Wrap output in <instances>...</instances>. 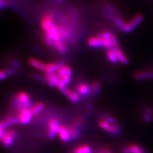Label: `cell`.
<instances>
[{"mask_svg": "<svg viewBox=\"0 0 153 153\" xmlns=\"http://www.w3.org/2000/svg\"><path fill=\"white\" fill-rule=\"evenodd\" d=\"M40 25L43 32V42L47 46L53 47L56 43L61 42L67 44L72 37V31L65 25L57 22L54 12H49L43 15Z\"/></svg>", "mask_w": 153, "mask_h": 153, "instance_id": "1", "label": "cell"}, {"mask_svg": "<svg viewBox=\"0 0 153 153\" xmlns=\"http://www.w3.org/2000/svg\"><path fill=\"white\" fill-rule=\"evenodd\" d=\"M87 45L93 48H103L108 49L118 45V41L115 34L107 30L103 31L96 35L88 38Z\"/></svg>", "mask_w": 153, "mask_h": 153, "instance_id": "2", "label": "cell"}, {"mask_svg": "<svg viewBox=\"0 0 153 153\" xmlns=\"http://www.w3.org/2000/svg\"><path fill=\"white\" fill-rule=\"evenodd\" d=\"M98 125L99 128L105 132L115 137L119 136L122 133V128L119 123L112 124L101 118L98 121Z\"/></svg>", "mask_w": 153, "mask_h": 153, "instance_id": "3", "label": "cell"}, {"mask_svg": "<svg viewBox=\"0 0 153 153\" xmlns=\"http://www.w3.org/2000/svg\"><path fill=\"white\" fill-rule=\"evenodd\" d=\"M142 19V15L141 14H137L128 21H125L124 19L117 26V27L123 32H129L134 30L140 25Z\"/></svg>", "mask_w": 153, "mask_h": 153, "instance_id": "4", "label": "cell"}, {"mask_svg": "<svg viewBox=\"0 0 153 153\" xmlns=\"http://www.w3.org/2000/svg\"><path fill=\"white\" fill-rule=\"evenodd\" d=\"M59 69L56 74L67 86L70 83L72 80V75L73 73L72 69L70 66L62 62H59Z\"/></svg>", "mask_w": 153, "mask_h": 153, "instance_id": "5", "label": "cell"}, {"mask_svg": "<svg viewBox=\"0 0 153 153\" xmlns=\"http://www.w3.org/2000/svg\"><path fill=\"white\" fill-rule=\"evenodd\" d=\"M18 111L17 118L18 119L19 124L23 125H27L29 124L31 122L33 117L30 108H25Z\"/></svg>", "mask_w": 153, "mask_h": 153, "instance_id": "6", "label": "cell"}, {"mask_svg": "<svg viewBox=\"0 0 153 153\" xmlns=\"http://www.w3.org/2000/svg\"><path fill=\"white\" fill-rule=\"evenodd\" d=\"M60 125L58 120L55 118H52L49 120L48 124V135L50 138H53L56 135H58Z\"/></svg>", "mask_w": 153, "mask_h": 153, "instance_id": "7", "label": "cell"}, {"mask_svg": "<svg viewBox=\"0 0 153 153\" xmlns=\"http://www.w3.org/2000/svg\"><path fill=\"white\" fill-rule=\"evenodd\" d=\"M15 98L25 108H30L32 104V101L29 95L25 92H19Z\"/></svg>", "mask_w": 153, "mask_h": 153, "instance_id": "8", "label": "cell"}, {"mask_svg": "<svg viewBox=\"0 0 153 153\" xmlns=\"http://www.w3.org/2000/svg\"><path fill=\"white\" fill-rule=\"evenodd\" d=\"M16 134V132L14 129H10L6 131L1 141L2 144L6 147L12 146L14 141Z\"/></svg>", "mask_w": 153, "mask_h": 153, "instance_id": "9", "label": "cell"}, {"mask_svg": "<svg viewBox=\"0 0 153 153\" xmlns=\"http://www.w3.org/2000/svg\"><path fill=\"white\" fill-rule=\"evenodd\" d=\"M62 92L67 97V99L74 103H77L80 100L81 96L77 92L67 88V87L62 91Z\"/></svg>", "mask_w": 153, "mask_h": 153, "instance_id": "10", "label": "cell"}, {"mask_svg": "<svg viewBox=\"0 0 153 153\" xmlns=\"http://www.w3.org/2000/svg\"><path fill=\"white\" fill-rule=\"evenodd\" d=\"M77 91L80 96L87 97L92 94V89L90 84L86 82H81L77 86Z\"/></svg>", "mask_w": 153, "mask_h": 153, "instance_id": "11", "label": "cell"}, {"mask_svg": "<svg viewBox=\"0 0 153 153\" xmlns=\"http://www.w3.org/2000/svg\"><path fill=\"white\" fill-rule=\"evenodd\" d=\"M62 142H67L72 140L71 135L69 127L61 125L59 129L58 135Z\"/></svg>", "mask_w": 153, "mask_h": 153, "instance_id": "12", "label": "cell"}, {"mask_svg": "<svg viewBox=\"0 0 153 153\" xmlns=\"http://www.w3.org/2000/svg\"><path fill=\"white\" fill-rule=\"evenodd\" d=\"M29 64L32 67L40 72H45L46 68V63L39 60V59L32 57L29 60Z\"/></svg>", "mask_w": 153, "mask_h": 153, "instance_id": "13", "label": "cell"}, {"mask_svg": "<svg viewBox=\"0 0 153 153\" xmlns=\"http://www.w3.org/2000/svg\"><path fill=\"white\" fill-rule=\"evenodd\" d=\"M135 78L137 80H146L153 78V71H140L135 74Z\"/></svg>", "mask_w": 153, "mask_h": 153, "instance_id": "14", "label": "cell"}, {"mask_svg": "<svg viewBox=\"0 0 153 153\" xmlns=\"http://www.w3.org/2000/svg\"><path fill=\"white\" fill-rule=\"evenodd\" d=\"M125 147L129 153H147L143 147L138 144H130Z\"/></svg>", "mask_w": 153, "mask_h": 153, "instance_id": "15", "label": "cell"}, {"mask_svg": "<svg viewBox=\"0 0 153 153\" xmlns=\"http://www.w3.org/2000/svg\"><path fill=\"white\" fill-rule=\"evenodd\" d=\"M115 48L117 56L119 62L124 65L128 64L129 62L128 59L127 57V56L125 55L124 52L122 51V49L119 47V45L115 47Z\"/></svg>", "mask_w": 153, "mask_h": 153, "instance_id": "16", "label": "cell"}, {"mask_svg": "<svg viewBox=\"0 0 153 153\" xmlns=\"http://www.w3.org/2000/svg\"><path fill=\"white\" fill-rule=\"evenodd\" d=\"M106 55L108 60L110 61L111 63L116 64L117 62H119L118 58L117 56L116 52L115 47L107 49L106 52Z\"/></svg>", "mask_w": 153, "mask_h": 153, "instance_id": "17", "label": "cell"}, {"mask_svg": "<svg viewBox=\"0 0 153 153\" xmlns=\"http://www.w3.org/2000/svg\"><path fill=\"white\" fill-rule=\"evenodd\" d=\"M59 67V62H48L46 63L45 73L46 74H55L57 71Z\"/></svg>", "mask_w": 153, "mask_h": 153, "instance_id": "18", "label": "cell"}, {"mask_svg": "<svg viewBox=\"0 0 153 153\" xmlns=\"http://www.w3.org/2000/svg\"><path fill=\"white\" fill-rule=\"evenodd\" d=\"M73 153H92V150L89 145L82 144L75 147Z\"/></svg>", "mask_w": 153, "mask_h": 153, "instance_id": "19", "label": "cell"}, {"mask_svg": "<svg viewBox=\"0 0 153 153\" xmlns=\"http://www.w3.org/2000/svg\"><path fill=\"white\" fill-rule=\"evenodd\" d=\"M45 105L42 102L36 103L35 104H32L30 108L31 112L33 115H37L40 113L44 109Z\"/></svg>", "mask_w": 153, "mask_h": 153, "instance_id": "20", "label": "cell"}, {"mask_svg": "<svg viewBox=\"0 0 153 153\" xmlns=\"http://www.w3.org/2000/svg\"><path fill=\"white\" fill-rule=\"evenodd\" d=\"M92 94L94 95H97L100 92L102 89L101 83L98 81H94L90 83Z\"/></svg>", "mask_w": 153, "mask_h": 153, "instance_id": "21", "label": "cell"}, {"mask_svg": "<svg viewBox=\"0 0 153 153\" xmlns=\"http://www.w3.org/2000/svg\"><path fill=\"white\" fill-rule=\"evenodd\" d=\"M44 81H45L51 87H56L54 79V74H45L44 75Z\"/></svg>", "mask_w": 153, "mask_h": 153, "instance_id": "22", "label": "cell"}, {"mask_svg": "<svg viewBox=\"0 0 153 153\" xmlns=\"http://www.w3.org/2000/svg\"><path fill=\"white\" fill-rule=\"evenodd\" d=\"M9 126V125L5 122V120L0 121V141H2L6 132L5 129L7 128Z\"/></svg>", "mask_w": 153, "mask_h": 153, "instance_id": "23", "label": "cell"}, {"mask_svg": "<svg viewBox=\"0 0 153 153\" xmlns=\"http://www.w3.org/2000/svg\"><path fill=\"white\" fill-rule=\"evenodd\" d=\"M153 115H150L147 113H145L143 112V119L145 121V122L150 123L152 122V120H153Z\"/></svg>", "mask_w": 153, "mask_h": 153, "instance_id": "24", "label": "cell"}, {"mask_svg": "<svg viewBox=\"0 0 153 153\" xmlns=\"http://www.w3.org/2000/svg\"><path fill=\"white\" fill-rule=\"evenodd\" d=\"M10 63H11V65L12 68H14V69H18L20 68V65L19 62L17 60L12 59V60H11Z\"/></svg>", "mask_w": 153, "mask_h": 153, "instance_id": "25", "label": "cell"}, {"mask_svg": "<svg viewBox=\"0 0 153 153\" xmlns=\"http://www.w3.org/2000/svg\"><path fill=\"white\" fill-rule=\"evenodd\" d=\"M8 75L6 73V70L0 69V81H4L7 78Z\"/></svg>", "mask_w": 153, "mask_h": 153, "instance_id": "26", "label": "cell"}, {"mask_svg": "<svg viewBox=\"0 0 153 153\" xmlns=\"http://www.w3.org/2000/svg\"><path fill=\"white\" fill-rule=\"evenodd\" d=\"M5 70L8 76H12L15 74V69L12 67H8Z\"/></svg>", "mask_w": 153, "mask_h": 153, "instance_id": "27", "label": "cell"}, {"mask_svg": "<svg viewBox=\"0 0 153 153\" xmlns=\"http://www.w3.org/2000/svg\"><path fill=\"white\" fill-rule=\"evenodd\" d=\"M8 0H0V9H2L5 5L7 2Z\"/></svg>", "mask_w": 153, "mask_h": 153, "instance_id": "28", "label": "cell"}, {"mask_svg": "<svg viewBox=\"0 0 153 153\" xmlns=\"http://www.w3.org/2000/svg\"><path fill=\"white\" fill-rule=\"evenodd\" d=\"M97 153H105V151H104V147L101 148L100 150H99L98 151H97Z\"/></svg>", "mask_w": 153, "mask_h": 153, "instance_id": "29", "label": "cell"}, {"mask_svg": "<svg viewBox=\"0 0 153 153\" xmlns=\"http://www.w3.org/2000/svg\"><path fill=\"white\" fill-rule=\"evenodd\" d=\"M53 1L57 4H61V3L64 2V0H53Z\"/></svg>", "mask_w": 153, "mask_h": 153, "instance_id": "30", "label": "cell"}]
</instances>
